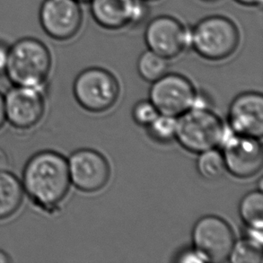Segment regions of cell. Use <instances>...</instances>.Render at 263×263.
<instances>
[{
	"label": "cell",
	"instance_id": "1",
	"mask_svg": "<svg viewBox=\"0 0 263 263\" xmlns=\"http://www.w3.org/2000/svg\"><path fill=\"white\" fill-rule=\"evenodd\" d=\"M21 181L25 195L33 206L55 213L71 185L68 159L53 150L39 151L25 163Z\"/></svg>",
	"mask_w": 263,
	"mask_h": 263
},
{
	"label": "cell",
	"instance_id": "2",
	"mask_svg": "<svg viewBox=\"0 0 263 263\" xmlns=\"http://www.w3.org/2000/svg\"><path fill=\"white\" fill-rule=\"evenodd\" d=\"M51 68V52L43 41L27 36L10 44L5 76L13 86L46 89Z\"/></svg>",
	"mask_w": 263,
	"mask_h": 263
},
{
	"label": "cell",
	"instance_id": "3",
	"mask_svg": "<svg viewBox=\"0 0 263 263\" xmlns=\"http://www.w3.org/2000/svg\"><path fill=\"white\" fill-rule=\"evenodd\" d=\"M240 42L241 34L235 22L220 14L204 17L191 28V48L208 61L231 57Z\"/></svg>",
	"mask_w": 263,
	"mask_h": 263
},
{
	"label": "cell",
	"instance_id": "4",
	"mask_svg": "<svg viewBox=\"0 0 263 263\" xmlns=\"http://www.w3.org/2000/svg\"><path fill=\"white\" fill-rule=\"evenodd\" d=\"M224 135L223 122L206 108H192L176 120L175 139L192 153L217 148L223 142Z\"/></svg>",
	"mask_w": 263,
	"mask_h": 263
},
{
	"label": "cell",
	"instance_id": "5",
	"mask_svg": "<svg viewBox=\"0 0 263 263\" xmlns=\"http://www.w3.org/2000/svg\"><path fill=\"white\" fill-rule=\"evenodd\" d=\"M73 92L77 102L91 112L110 110L120 96V85L110 71L102 68H86L76 78Z\"/></svg>",
	"mask_w": 263,
	"mask_h": 263
},
{
	"label": "cell",
	"instance_id": "6",
	"mask_svg": "<svg viewBox=\"0 0 263 263\" xmlns=\"http://www.w3.org/2000/svg\"><path fill=\"white\" fill-rule=\"evenodd\" d=\"M46 89L13 86L4 95L6 121L19 130L34 128L46 110Z\"/></svg>",
	"mask_w": 263,
	"mask_h": 263
},
{
	"label": "cell",
	"instance_id": "7",
	"mask_svg": "<svg viewBox=\"0 0 263 263\" xmlns=\"http://www.w3.org/2000/svg\"><path fill=\"white\" fill-rule=\"evenodd\" d=\"M144 39L148 50L169 61L191 48V28L177 18L162 14L148 22Z\"/></svg>",
	"mask_w": 263,
	"mask_h": 263
},
{
	"label": "cell",
	"instance_id": "8",
	"mask_svg": "<svg viewBox=\"0 0 263 263\" xmlns=\"http://www.w3.org/2000/svg\"><path fill=\"white\" fill-rule=\"evenodd\" d=\"M43 32L58 42L75 38L82 28L84 15L77 0H43L39 9Z\"/></svg>",
	"mask_w": 263,
	"mask_h": 263
},
{
	"label": "cell",
	"instance_id": "9",
	"mask_svg": "<svg viewBox=\"0 0 263 263\" xmlns=\"http://www.w3.org/2000/svg\"><path fill=\"white\" fill-rule=\"evenodd\" d=\"M197 92L192 82L183 76L170 73L153 82L150 102L159 114L179 117L194 106Z\"/></svg>",
	"mask_w": 263,
	"mask_h": 263
},
{
	"label": "cell",
	"instance_id": "10",
	"mask_svg": "<svg viewBox=\"0 0 263 263\" xmlns=\"http://www.w3.org/2000/svg\"><path fill=\"white\" fill-rule=\"evenodd\" d=\"M192 242L197 251L208 261L222 262L228 260L235 246V234L221 217L205 216L196 222L192 230Z\"/></svg>",
	"mask_w": 263,
	"mask_h": 263
},
{
	"label": "cell",
	"instance_id": "11",
	"mask_svg": "<svg viewBox=\"0 0 263 263\" xmlns=\"http://www.w3.org/2000/svg\"><path fill=\"white\" fill-rule=\"evenodd\" d=\"M222 155L226 169L232 175L247 179L256 175L263 164L262 145L260 139L232 133L224 135Z\"/></svg>",
	"mask_w": 263,
	"mask_h": 263
},
{
	"label": "cell",
	"instance_id": "12",
	"mask_svg": "<svg viewBox=\"0 0 263 263\" xmlns=\"http://www.w3.org/2000/svg\"><path fill=\"white\" fill-rule=\"evenodd\" d=\"M89 3L92 19L108 31L135 27L148 14L144 0H91Z\"/></svg>",
	"mask_w": 263,
	"mask_h": 263
},
{
	"label": "cell",
	"instance_id": "13",
	"mask_svg": "<svg viewBox=\"0 0 263 263\" xmlns=\"http://www.w3.org/2000/svg\"><path fill=\"white\" fill-rule=\"evenodd\" d=\"M68 165L72 184L81 192H98L110 179L109 163L96 150H77L68 158Z\"/></svg>",
	"mask_w": 263,
	"mask_h": 263
},
{
	"label": "cell",
	"instance_id": "14",
	"mask_svg": "<svg viewBox=\"0 0 263 263\" xmlns=\"http://www.w3.org/2000/svg\"><path fill=\"white\" fill-rule=\"evenodd\" d=\"M232 132L260 139L263 135V96L260 92H243L233 100L228 110Z\"/></svg>",
	"mask_w": 263,
	"mask_h": 263
},
{
	"label": "cell",
	"instance_id": "15",
	"mask_svg": "<svg viewBox=\"0 0 263 263\" xmlns=\"http://www.w3.org/2000/svg\"><path fill=\"white\" fill-rule=\"evenodd\" d=\"M25 198L22 181L9 170L0 171V220L13 217Z\"/></svg>",
	"mask_w": 263,
	"mask_h": 263
},
{
	"label": "cell",
	"instance_id": "16",
	"mask_svg": "<svg viewBox=\"0 0 263 263\" xmlns=\"http://www.w3.org/2000/svg\"><path fill=\"white\" fill-rule=\"evenodd\" d=\"M239 214L247 228L262 230V192L253 191L246 194L239 205Z\"/></svg>",
	"mask_w": 263,
	"mask_h": 263
},
{
	"label": "cell",
	"instance_id": "17",
	"mask_svg": "<svg viewBox=\"0 0 263 263\" xmlns=\"http://www.w3.org/2000/svg\"><path fill=\"white\" fill-rule=\"evenodd\" d=\"M137 68L144 80L153 83L167 73L168 60L147 49L139 56Z\"/></svg>",
	"mask_w": 263,
	"mask_h": 263
},
{
	"label": "cell",
	"instance_id": "18",
	"mask_svg": "<svg viewBox=\"0 0 263 263\" xmlns=\"http://www.w3.org/2000/svg\"><path fill=\"white\" fill-rule=\"evenodd\" d=\"M197 166L199 175L210 181L219 179L227 170L223 155L216 148L200 153Z\"/></svg>",
	"mask_w": 263,
	"mask_h": 263
},
{
	"label": "cell",
	"instance_id": "19",
	"mask_svg": "<svg viewBox=\"0 0 263 263\" xmlns=\"http://www.w3.org/2000/svg\"><path fill=\"white\" fill-rule=\"evenodd\" d=\"M228 260L234 263H262V245L246 237L235 242Z\"/></svg>",
	"mask_w": 263,
	"mask_h": 263
},
{
	"label": "cell",
	"instance_id": "20",
	"mask_svg": "<svg viewBox=\"0 0 263 263\" xmlns=\"http://www.w3.org/2000/svg\"><path fill=\"white\" fill-rule=\"evenodd\" d=\"M147 128L149 129V135L157 142H171L175 139L176 118L159 114Z\"/></svg>",
	"mask_w": 263,
	"mask_h": 263
},
{
	"label": "cell",
	"instance_id": "21",
	"mask_svg": "<svg viewBox=\"0 0 263 263\" xmlns=\"http://www.w3.org/2000/svg\"><path fill=\"white\" fill-rule=\"evenodd\" d=\"M158 116V110L150 101L139 102L133 109V119L140 126L148 127Z\"/></svg>",
	"mask_w": 263,
	"mask_h": 263
},
{
	"label": "cell",
	"instance_id": "22",
	"mask_svg": "<svg viewBox=\"0 0 263 263\" xmlns=\"http://www.w3.org/2000/svg\"><path fill=\"white\" fill-rule=\"evenodd\" d=\"M177 261L179 262H204L208 261L206 257L203 256L199 251L195 248L192 250H186L178 255Z\"/></svg>",
	"mask_w": 263,
	"mask_h": 263
},
{
	"label": "cell",
	"instance_id": "23",
	"mask_svg": "<svg viewBox=\"0 0 263 263\" xmlns=\"http://www.w3.org/2000/svg\"><path fill=\"white\" fill-rule=\"evenodd\" d=\"M10 44L0 40V77L6 75Z\"/></svg>",
	"mask_w": 263,
	"mask_h": 263
},
{
	"label": "cell",
	"instance_id": "24",
	"mask_svg": "<svg viewBox=\"0 0 263 263\" xmlns=\"http://www.w3.org/2000/svg\"><path fill=\"white\" fill-rule=\"evenodd\" d=\"M10 159L7 152L0 147V171L9 170Z\"/></svg>",
	"mask_w": 263,
	"mask_h": 263
},
{
	"label": "cell",
	"instance_id": "25",
	"mask_svg": "<svg viewBox=\"0 0 263 263\" xmlns=\"http://www.w3.org/2000/svg\"><path fill=\"white\" fill-rule=\"evenodd\" d=\"M6 123V112H5V98L4 95L0 92V128Z\"/></svg>",
	"mask_w": 263,
	"mask_h": 263
},
{
	"label": "cell",
	"instance_id": "26",
	"mask_svg": "<svg viewBox=\"0 0 263 263\" xmlns=\"http://www.w3.org/2000/svg\"><path fill=\"white\" fill-rule=\"evenodd\" d=\"M236 3L248 7H260L262 5L263 0H235Z\"/></svg>",
	"mask_w": 263,
	"mask_h": 263
},
{
	"label": "cell",
	"instance_id": "27",
	"mask_svg": "<svg viewBox=\"0 0 263 263\" xmlns=\"http://www.w3.org/2000/svg\"><path fill=\"white\" fill-rule=\"evenodd\" d=\"M12 261L11 257L5 251L0 249V263H8Z\"/></svg>",
	"mask_w": 263,
	"mask_h": 263
},
{
	"label": "cell",
	"instance_id": "28",
	"mask_svg": "<svg viewBox=\"0 0 263 263\" xmlns=\"http://www.w3.org/2000/svg\"><path fill=\"white\" fill-rule=\"evenodd\" d=\"M79 3H89L91 0H77Z\"/></svg>",
	"mask_w": 263,
	"mask_h": 263
},
{
	"label": "cell",
	"instance_id": "29",
	"mask_svg": "<svg viewBox=\"0 0 263 263\" xmlns=\"http://www.w3.org/2000/svg\"><path fill=\"white\" fill-rule=\"evenodd\" d=\"M144 1L147 3V2H157V1H159V0H144Z\"/></svg>",
	"mask_w": 263,
	"mask_h": 263
},
{
	"label": "cell",
	"instance_id": "30",
	"mask_svg": "<svg viewBox=\"0 0 263 263\" xmlns=\"http://www.w3.org/2000/svg\"><path fill=\"white\" fill-rule=\"evenodd\" d=\"M204 2H215V1H217V0H202Z\"/></svg>",
	"mask_w": 263,
	"mask_h": 263
}]
</instances>
